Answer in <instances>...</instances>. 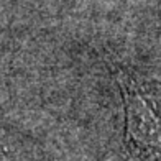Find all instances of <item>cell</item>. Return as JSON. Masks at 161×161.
Returning a JSON list of instances; mask_svg holds the SVG:
<instances>
[{
  "label": "cell",
  "mask_w": 161,
  "mask_h": 161,
  "mask_svg": "<svg viewBox=\"0 0 161 161\" xmlns=\"http://www.w3.org/2000/svg\"><path fill=\"white\" fill-rule=\"evenodd\" d=\"M125 108V146L135 159L161 156V92L125 72L117 76Z\"/></svg>",
  "instance_id": "obj_1"
}]
</instances>
